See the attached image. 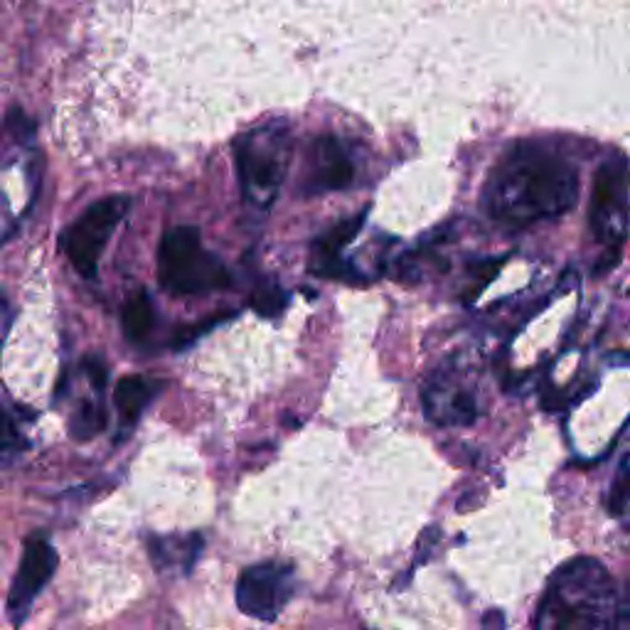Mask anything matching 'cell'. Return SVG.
<instances>
[{"mask_svg":"<svg viewBox=\"0 0 630 630\" xmlns=\"http://www.w3.org/2000/svg\"><path fill=\"white\" fill-rule=\"evenodd\" d=\"M203 535L187 533V535H151L148 537V557L153 561V569L165 577H175V574H190L193 567L203 555Z\"/></svg>","mask_w":630,"mask_h":630,"instance_id":"11","label":"cell"},{"mask_svg":"<svg viewBox=\"0 0 630 630\" xmlns=\"http://www.w3.org/2000/svg\"><path fill=\"white\" fill-rule=\"evenodd\" d=\"M158 281L173 296H197L227 289L231 276L213 251L203 247L197 227H173L158 247Z\"/></svg>","mask_w":630,"mask_h":630,"instance_id":"4","label":"cell"},{"mask_svg":"<svg viewBox=\"0 0 630 630\" xmlns=\"http://www.w3.org/2000/svg\"><path fill=\"white\" fill-rule=\"evenodd\" d=\"M577 200L579 175L574 165L537 143H519L503 156L483 190L488 215L513 229L567 215Z\"/></svg>","mask_w":630,"mask_h":630,"instance_id":"1","label":"cell"},{"mask_svg":"<svg viewBox=\"0 0 630 630\" xmlns=\"http://www.w3.org/2000/svg\"><path fill=\"white\" fill-rule=\"evenodd\" d=\"M106 428V409L102 396L99 400H84L70 416V436L80 444L96 438Z\"/></svg>","mask_w":630,"mask_h":630,"instance_id":"14","label":"cell"},{"mask_svg":"<svg viewBox=\"0 0 630 630\" xmlns=\"http://www.w3.org/2000/svg\"><path fill=\"white\" fill-rule=\"evenodd\" d=\"M286 303H289V293H286L279 283H261L251 296V308L261 318H279L283 313Z\"/></svg>","mask_w":630,"mask_h":630,"instance_id":"16","label":"cell"},{"mask_svg":"<svg viewBox=\"0 0 630 630\" xmlns=\"http://www.w3.org/2000/svg\"><path fill=\"white\" fill-rule=\"evenodd\" d=\"M131 200L126 195H109L104 200L86 207L74 223L62 231L60 247L64 257L70 259L74 271L84 279H94L99 271V261L114 237L116 227L124 223Z\"/></svg>","mask_w":630,"mask_h":630,"instance_id":"5","label":"cell"},{"mask_svg":"<svg viewBox=\"0 0 630 630\" xmlns=\"http://www.w3.org/2000/svg\"><path fill=\"white\" fill-rule=\"evenodd\" d=\"M161 390H163L161 380L143 378V374H126V378L118 380L114 390V409L118 416L116 441H124L134 434L143 412H146L148 404L153 402V396H158Z\"/></svg>","mask_w":630,"mask_h":630,"instance_id":"12","label":"cell"},{"mask_svg":"<svg viewBox=\"0 0 630 630\" xmlns=\"http://www.w3.org/2000/svg\"><path fill=\"white\" fill-rule=\"evenodd\" d=\"M422 402L426 416L441 426H468L481 416L475 390L453 364H444L424 384Z\"/></svg>","mask_w":630,"mask_h":630,"instance_id":"9","label":"cell"},{"mask_svg":"<svg viewBox=\"0 0 630 630\" xmlns=\"http://www.w3.org/2000/svg\"><path fill=\"white\" fill-rule=\"evenodd\" d=\"M545 611L555 630H613L618 591L611 574L599 559H571L551 579Z\"/></svg>","mask_w":630,"mask_h":630,"instance_id":"2","label":"cell"},{"mask_svg":"<svg viewBox=\"0 0 630 630\" xmlns=\"http://www.w3.org/2000/svg\"><path fill=\"white\" fill-rule=\"evenodd\" d=\"M616 630H630V581L626 583L623 593H618V613Z\"/></svg>","mask_w":630,"mask_h":630,"instance_id":"20","label":"cell"},{"mask_svg":"<svg viewBox=\"0 0 630 630\" xmlns=\"http://www.w3.org/2000/svg\"><path fill=\"white\" fill-rule=\"evenodd\" d=\"M352 180H355V165L340 146V141L335 136H318L311 146V161H308L306 193H338L350 187Z\"/></svg>","mask_w":630,"mask_h":630,"instance_id":"10","label":"cell"},{"mask_svg":"<svg viewBox=\"0 0 630 630\" xmlns=\"http://www.w3.org/2000/svg\"><path fill=\"white\" fill-rule=\"evenodd\" d=\"M630 168L623 158L606 161L593 178L589 225L606 249H621L628 229Z\"/></svg>","mask_w":630,"mask_h":630,"instance_id":"6","label":"cell"},{"mask_svg":"<svg viewBox=\"0 0 630 630\" xmlns=\"http://www.w3.org/2000/svg\"><path fill=\"white\" fill-rule=\"evenodd\" d=\"M121 328H124L126 340L134 345L148 340L153 328H156V306H153L148 291L141 289L128 296L124 311H121Z\"/></svg>","mask_w":630,"mask_h":630,"instance_id":"13","label":"cell"},{"mask_svg":"<svg viewBox=\"0 0 630 630\" xmlns=\"http://www.w3.org/2000/svg\"><path fill=\"white\" fill-rule=\"evenodd\" d=\"M364 219H368V213H360L350 219H342L340 225H335L333 229L326 231V235L313 245V259L340 257V251L360 235Z\"/></svg>","mask_w":630,"mask_h":630,"instance_id":"15","label":"cell"},{"mask_svg":"<svg viewBox=\"0 0 630 630\" xmlns=\"http://www.w3.org/2000/svg\"><path fill=\"white\" fill-rule=\"evenodd\" d=\"M58 567L60 555L58 549L52 547V541L45 535H32L25 541L18 574L8 591V618L16 628L28 621L32 603H35L40 591L45 589L48 581L54 577Z\"/></svg>","mask_w":630,"mask_h":630,"instance_id":"8","label":"cell"},{"mask_svg":"<svg viewBox=\"0 0 630 630\" xmlns=\"http://www.w3.org/2000/svg\"><path fill=\"white\" fill-rule=\"evenodd\" d=\"M84 372H86V378H90L94 390L102 394L104 386H106V364H104V360L96 358V355L86 358L84 360Z\"/></svg>","mask_w":630,"mask_h":630,"instance_id":"19","label":"cell"},{"mask_svg":"<svg viewBox=\"0 0 630 630\" xmlns=\"http://www.w3.org/2000/svg\"><path fill=\"white\" fill-rule=\"evenodd\" d=\"M28 446L25 436L20 434L16 419L0 406V456H13Z\"/></svg>","mask_w":630,"mask_h":630,"instance_id":"17","label":"cell"},{"mask_svg":"<svg viewBox=\"0 0 630 630\" xmlns=\"http://www.w3.org/2000/svg\"><path fill=\"white\" fill-rule=\"evenodd\" d=\"M485 630H505V616L500 611H488L483 616Z\"/></svg>","mask_w":630,"mask_h":630,"instance_id":"21","label":"cell"},{"mask_svg":"<svg viewBox=\"0 0 630 630\" xmlns=\"http://www.w3.org/2000/svg\"><path fill=\"white\" fill-rule=\"evenodd\" d=\"M291 128L286 121L273 118L235 138V163L241 197L254 209H267L281 193L291 161Z\"/></svg>","mask_w":630,"mask_h":630,"instance_id":"3","label":"cell"},{"mask_svg":"<svg viewBox=\"0 0 630 630\" xmlns=\"http://www.w3.org/2000/svg\"><path fill=\"white\" fill-rule=\"evenodd\" d=\"M630 500V466H621L618 471L611 495H608V510L611 515H621Z\"/></svg>","mask_w":630,"mask_h":630,"instance_id":"18","label":"cell"},{"mask_svg":"<svg viewBox=\"0 0 630 630\" xmlns=\"http://www.w3.org/2000/svg\"><path fill=\"white\" fill-rule=\"evenodd\" d=\"M296 593V569L289 561H259L239 574V611L264 623H273Z\"/></svg>","mask_w":630,"mask_h":630,"instance_id":"7","label":"cell"}]
</instances>
